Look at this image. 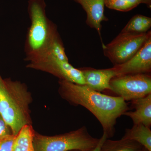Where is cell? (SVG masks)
I'll use <instances>...</instances> for the list:
<instances>
[{"label": "cell", "instance_id": "6da1fadb", "mask_svg": "<svg viewBox=\"0 0 151 151\" xmlns=\"http://www.w3.org/2000/svg\"><path fill=\"white\" fill-rule=\"evenodd\" d=\"M58 84L61 98L71 105H81L89 110L100 122L108 139L114 136L117 119L129 109L123 98L102 94L86 85L65 80H59Z\"/></svg>", "mask_w": 151, "mask_h": 151}, {"label": "cell", "instance_id": "7a4b0ae2", "mask_svg": "<svg viewBox=\"0 0 151 151\" xmlns=\"http://www.w3.org/2000/svg\"><path fill=\"white\" fill-rule=\"evenodd\" d=\"M31 93L27 85L0 74V114L17 136L22 127L32 125L30 105Z\"/></svg>", "mask_w": 151, "mask_h": 151}, {"label": "cell", "instance_id": "3957f363", "mask_svg": "<svg viewBox=\"0 0 151 151\" xmlns=\"http://www.w3.org/2000/svg\"><path fill=\"white\" fill-rule=\"evenodd\" d=\"M45 0H29L27 11L30 24L24 44L25 61L34 62L43 57L55 38L57 27L46 15Z\"/></svg>", "mask_w": 151, "mask_h": 151}, {"label": "cell", "instance_id": "277c9868", "mask_svg": "<svg viewBox=\"0 0 151 151\" xmlns=\"http://www.w3.org/2000/svg\"><path fill=\"white\" fill-rule=\"evenodd\" d=\"M100 139L89 134L85 127L69 132L53 136L35 132V151H91L97 146Z\"/></svg>", "mask_w": 151, "mask_h": 151}, {"label": "cell", "instance_id": "5b68a950", "mask_svg": "<svg viewBox=\"0 0 151 151\" xmlns=\"http://www.w3.org/2000/svg\"><path fill=\"white\" fill-rule=\"evenodd\" d=\"M150 37V30L145 33L121 32L110 43H102L103 53L113 65H120L133 57Z\"/></svg>", "mask_w": 151, "mask_h": 151}, {"label": "cell", "instance_id": "8992f818", "mask_svg": "<svg viewBox=\"0 0 151 151\" xmlns=\"http://www.w3.org/2000/svg\"><path fill=\"white\" fill-rule=\"evenodd\" d=\"M110 91L125 101H132L151 94V73L116 76L110 81Z\"/></svg>", "mask_w": 151, "mask_h": 151}, {"label": "cell", "instance_id": "52a82bcc", "mask_svg": "<svg viewBox=\"0 0 151 151\" xmlns=\"http://www.w3.org/2000/svg\"><path fill=\"white\" fill-rule=\"evenodd\" d=\"M26 67L52 74L59 78L81 85H85L83 73L80 69L69 63L50 56H45L34 62L28 63Z\"/></svg>", "mask_w": 151, "mask_h": 151}, {"label": "cell", "instance_id": "ba28073f", "mask_svg": "<svg viewBox=\"0 0 151 151\" xmlns=\"http://www.w3.org/2000/svg\"><path fill=\"white\" fill-rule=\"evenodd\" d=\"M113 68L116 76L127 74L151 73V37L131 59L122 64L114 65Z\"/></svg>", "mask_w": 151, "mask_h": 151}, {"label": "cell", "instance_id": "9c48e42d", "mask_svg": "<svg viewBox=\"0 0 151 151\" xmlns=\"http://www.w3.org/2000/svg\"><path fill=\"white\" fill-rule=\"evenodd\" d=\"M80 69L84 76L85 85L97 92L111 90L110 81L116 77L113 67L103 69L83 68Z\"/></svg>", "mask_w": 151, "mask_h": 151}, {"label": "cell", "instance_id": "30bf717a", "mask_svg": "<svg viewBox=\"0 0 151 151\" xmlns=\"http://www.w3.org/2000/svg\"><path fill=\"white\" fill-rule=\"evenodd\" d=\"M81 5L86 13V24L97 31L102 40L101 30L102 22L107 21L104 14L105 0H73Z\"/></svg>", "mask_w": 151, "mask_h": 151}, {"label": "cell", "instance_id": "8fae6325", "mask_svg": "<svg viewBox=\"0 0 151 151\" xmlns=\"http://www.w3.org/2000/svg\"><path fill=\"white\" fill-rule=\"evenodd\" d=\"M134 111H127L124 115L130 117L134 124H142L150 128L151 126V94L139 99L132 100Z\"/></svg>", "mask_w": 151, "mask_h": 151}, {"label": "cell", "instance_id": "7c38bea8", "mask_svg": "<svg viewBox=\"0 0 151 151\" xmlns=\"http://www.w3.org/2000/svg\"><path fill=\"white\" fill-rule=\"evenodd\" d=\"M122 139L135 141L151 151V131L143 124H134L131 129H126Z\"/></svg>", "mask_w": 151, "mask_h": 151}, {"label": "cell", "instance_id": "4fadbf2b", "mask_svg": "<svg viewBox=\"0 0 151 151\" xmlns=\"http://www.w3.org/2000/svg\"><path fill=\"white\" fill-rule=\"evenodd\" d=\"M35 132L32 125H26L22 127L16 137L12 151H35Z\"/></svg>", "mask_w": 151, "mask_h": 151}, {"label": "cell", "instance_id": "5bb4252c", "mask_svg": "<svg viewBox=\"0 0 151 151\" xmlns=\"http://www.w3.org/2000/svg\"><path fill=\"white\" fill-rule=\"evenodd\" d=\"M143 148L140 144L131 140L107 139L102 144L100 151H142Z\"/></svg>", "mask_w": 151, "mask_h": 151}, {"label": "cell", "instance_id": "9a60e30c", "mask_svg": "<svg viewBox=\"0 0 151 151\" xmlns=\"http://www.w3.org/2000/svg\"><path fill=\"white\" fill-rule=\"evenodd\" d=\"M151 27V18L137 14L129 21L121 32L145 33L150 31Z\"/></svg>", "mask_w": 151, "mask_h": 151}, {"label": "cell", "instance_id": "2e32d148", "mask_svg": "<svg viewBox=\"0 0 151 151\" xmlns=\"http://www.w3.org/2000/svg\"><path fill=\"white\" fill-rule=\"evenodd\" d=\"M142 3L151 6V0H105V5L109 9L127 12Z\"/></svg>", "mask_w": 151, "mask_h": 151}, {"label": "cell", "instance_id": "e0dca14e", "mask_svg": "<svg viewBox=\"0 0 151 151\" xmlns=\"http://www.w3.org/2000/svg\"><path fill=\"white\" fill-rule=\"evenodd\" d=\"M45 56H52L63 61L69 62L68 58L65 53L62 40L60 35L55 38L50 47L47 52L43 57Z\"/></svg>", "mask_w": 151, "mask_h": 151}, {"label": "cell", "instance_id": "ac0fdd59", "mask_svg": "<svg viewBox=\"0 0 151 151\" xmlns=\"http://www.w3.org/2000/svg\"><path fill=\"white\" fill-rule=\"evenodd\" d=\"M16 137L13 134L0 137V151H12Z\"/></svg>", "mask_w": 151, "mask_h": 151}, {"label": "cell", "instance_id": "d6986e66", "mask_svg": "<svg viewBox=\"0 0 151 151\" xmlns=\"http://www.w3.org/2000/svg\"><path fill=\"white\" fill-rule=\"evenodd\" d=\"M13 134L10 127L0 114V137Z\"/></svg>", "mask_w": 151, "mask_h": 151}, {"label": "cell", "instance_id": "ffe728a7", "mask_svg": "<svg viewBox=\"0 0 151 151\" xmlns=\"http://www.w3.org/2000/svg\"><path fill=\"white\" fill-rule=\"evenodd\" d=\"M107 139H108L107 135H106L105 133H103L102 137H101V138H100V140H99L98 145L93 150H92L91 151H100V149H101L102 144H103L104 141Z\"/></svg>", "mask_w": 151, "mask_h": 151}, {"label": "cell", "instance_id": "44dd1931", "mask_svg": "<svg viewBox=\"0 0 151 151\" xmlns=\"http://www.w3.org/2000/svg\"><path fill=\"white\" fill-rule=\"evenodd\" d=\"M142 151H149L148 150H147V149L145 148V147H143L142 150Z\"/></svg>", "mask_w": 151, "mask_h": 151}, {"label": "cell", "instance_id": "7402d4cb", "mask_svg": "<svg viewBox=\"0 0 151 151\" xmlns=\"http://www.w3.org/2000/svg\"><path fill=\"white\" fill-rule=\"evenodd\" d=\"M80 151L79 150H72V151Z\"/></svg>", "mask_w": 151, "mask_h": 151}]
</instances>
